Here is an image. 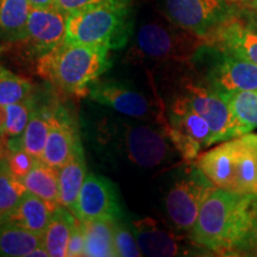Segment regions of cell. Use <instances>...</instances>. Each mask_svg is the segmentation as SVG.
Segmentation results:
<instances>
[{
  "label": "cell",
  "instance_id": "22",
  "mask_svg": "<svg viewBox=\"0 0 257 257\" xmlns=\"http://www.w3.org/2000/svg\"><path fill=\"white\" fill-rule=\"evenodd\" d=\"M83 223H85L86 231L85 256H117L114 249V230L117 221L110 219H96L83 221Z\"/></svg>",
  "mask_w": 257,
  "mask_h": 257
},
{
  "label": "cell",
  "instance_id": "8",
  "mask_svg": "<svg viewBox=\"0 0 257 257\" xmlns=\"http://www.w3.org/2000/svg\"><path fill=\"white\" fill-rule=\"evenodd\" d=\"M214 187L195 163L176 180L165 199L167 214L176 229L191 233L202 202Z\"/></svg>",
  "mask_w": 257,
  "mask_h": 257
},
{
  "label": "cell",
  "instance_id": "31",
  "mask_svg": "<svg viewBox=\"0 0 257 257\" xmlns=\"http://www.w3.org/2000/svg\"><path fill=\"white\" fill-rule=\"evenodd\" d=\"M86 248V231L85 223L76 218L75 223L70 233L68 249H67V256L69 257H80L85 256Z\"/></svg>",
  "mask_w": 257,
  "mask_h": 257
},
{
  "label": "cell",
  "instance_id": "3",
  "mask_svg": "<svg viewBox=\"0 0 257 257\" xmlns=\"http://www.w3.org/2000/svg\"><path fill=\"white\" fill-rule=\"evenodd\" d=\"M195 165L218 188L257 194V135L244 134L200 154Z\"/></svg>",
  "mask_w": 257,
  "mask_h": 257
},
{
  "label": "cell",
  "instance_id": "18",
  "mask_svg": "<svg viewBox=\"0 0 257 257\" xmlns=\"http://www.w3.org/2000/svg\"><path fill=\"white\" fill-rule=\"evenodd\" d=\"M44 244V236L0 218V256L29 257Z\"/></svg>",
  "mask_w": 257,
  "mask_h": 257
},
{
  "label": "cell",
  "instance_id": "1",
  "mask_svg": "<svg viewBox=\"0 0 257 257\" xmlns=\"http://www.w3.org/2000/svg\"><path fill=\"white\" fill-rule=\"evenodd\" d=\"M256 226L257 194L214 187L202 202L189 239L199 248L229 256Z\"/></svg>",
  "mask_w": 257,
  "mask_h": 257
},
{
  "label": "cell",
  "instance_id": "32",
  "mask_svg": "<svg viewBox=\"0 0 257 257\" xmlns=\"http://www.w3.org/2000/svg\"><path fill=\"white\" fill-rule=\"evenodd\" d=\"M114 2H119V0H55V8L69 16L82 10Z\"/></svg>",
  "mask_w": 257,
  "mask_h": 257
},
{
  "label": "cell",
  "instance_id": "14",
  "mask_svg": "<svg viewBox=\"0 0 257 257\" xmlns=\"http://www.w3.org/2000/svg\"><path fill=\"white\" fill-rule=\"evenodd\" d=\"M206 43L257 66V31L244 22L238 12L207 36Z\"/></svg>",
  "mask_w": 257,
  "mask_h": 257
},
{
  "label": "cell",
  "instance_id": "39",
  "mask_svg": "<svg viewBox=\"0 0 257 257\" xmlns=\"http://www.w3.org/2000/svg\"><path fill=\"white\" fill-rule=\"evenodd\" d=\"M6 148H8V147H6L5 144L0 143V157H2L3 155H6V152H5Z\"/></svg>",
  "mask_w": 257,
  "mask_h": 257
},
{
  "label": "cell",
  "instance_id": "12",
  "mask_svg": "<svg viewBox=\"0 0 257 257\" xmlns=\"http://www.w3.org/2000/svg\"><path fill=\"white\" fill-rule=\"evenodd\" d=\"M68 15L59 9L32 8L29 16L27 29L21 43L31 55H38V59L48 51L53 50L66 40Z\"/></svg>",
  "mask_w": 257,
  "mask_h": 257
},
{
  "label": "cell",
  "instance_id": "35",
  "mask_svg": "<svg viewBox=\"0 0 257 257\" xmlns=\"http://www.w3.org/2000/svg\"><path fill=\"white\" fill-rule=\"evenodd\" d=\"M237 9H256L257 0H230Z\"/></svg>",
  "mask_w": 257,
  "mask_h": 257
},
{
  "label": "cell",
  "instance_id": "27",
  "mask_svg": "<svg viewBox=\"0 0 257 257\" xmlns=\"http://www.w3.org/2000/svg\"><path fill=\"white\" fill-rule=\"evenodd\" d=\"M34 86L29 80L0 66V104L10 105L24 101L32 93Z\"/></svg>",
  "mask_w": 257,
  "mask_h": 257
},
{
  "label": "cell",
  "instance_id": "26",
  "mask_svg": "<svg viewBox=\"0 0 257 257\" xmlns=\"http://www.w3.org/2000/svg\"><path fill=\"white\" fill-rule=\"evenodd\" d=\"M53 117L44 112H32L23 135V148L36 159L42 160L49 136Z\"/></svg>",
  "mask_w": 257,
  "mask_h": 257
},
{
  "label": "cell",
  "instance_id": "6",
  "mask_svg": "<svg viewBox=\"0 0 257 257\" xmlns=\"http://www.w3.org/2000/svg\"><path fill=\"white\" fill-rule=\"evenodd\" d=\"M206 40L179 27L165 16L148 21L137 30L135 50L155 62L191 61Z\"/></svg>",
  "mask_w": 257,
  "mask_h": 257
},
{
  "label": "cell",
  "instance_id": "9",
  "mask_svg": "<svg viewBox=\"0 0 257 257\" xmlns=\"http://www.w3.org/2000/svg\"><path fill=\"white\" fill-rule=\"evenodd\" d=\"M237 10L230 0H163L165 16L205 40Z\"/></svg>",
  "mask_w": 257,
  "mask_h": 257
},
{
  "label": "cell",
  "instance_id": "34",
  "mask_svg": "<svg viewBox=\"0 0 257 257\" xmlns=\"http://www.w3.org/2000/svg\"><path fill=\"white\" fill-rule=\"evenodd\" d=\"M238 15L246 24L257 31V8L256 9H238Z\"/></svg>",
  "mask_w": 257,
  "mask_h": 257
},
{
  "label": "cell",
  "instance_id": "21",
  "mask_svg": "<svg viewBox=\"0 0 257 257\" xmlns=\"http://www.w3.org/2000/svg\"><path fill=\"white\" fill-rule=\"evenodd\" d=\"M76 216L74 217L68 208L60 206L51 216L46 233H44V245L51 257L67 256L68 242Z\"/></svg>",
  "mask_w": 257,
  "mask_h": 257
},
{
  "label": "cell",
  "instance_id": "16",
  "mask_svg": "<svg viewBox=\"0 0 257 257\" xmlns=\"http://www.w3.org/2000/svg\"><path fill=\"white\" fill-rule=\"evenodd\" d=\"M59 206L57 202L43 200L27 191L18 204L0 218L44 236L51 216Z\"/></svg>",
  "mask_w": 257,
  "mask_h": 257
},
{
  "label": "cell",
  "instance_id": "5",
  "mask_svg": "<svg viewBox=\"0 0 257 257\" xmlns=\"http://www.w3.org/2000/svg\"><path fill=\"white\" fill-rule=\"evenodd\" d=\"M182 74L173 86V94L181 96L211 126L214 143L238 137L232 115L220 93L197 72L191 61L181 62Z\"/></svg>",
  "mask_w": 257,
  "mask_h": 257
},
{
  "label": "cell",
  "instance_id": "10",
  "mask_svg": "<svg viewBox=\"0 0 257 257\" xmlns=\"http://www.w3.org/2000/svg\"><path fill=\"white\" fill-rule=\"evenodd\" d=\"M92 100L111 107L127 117L153 121L167 127L165 104L162 100L153 102L137 89L118 81H95L89 89Z\"/></svg>",
  "mask_w": 257,
  "mask_h": 257
},
{
  "label": "cell",
  "instance_id": "30",
  "mask_svg": "<svg viewBox=\"0 0 257 257\" xmlns=\"http://www.w3.org/2000/svg\"><path fill=\"white\" fill-rule=\"evenodd\" d=\"M38 159L32 156L30 153H28L24 149H18L15 152L8 154V162L10 169L14 173L16 178L23 180L24 176L29 174V172L34 168L35 163Z\"/></svg>",
  "mask_w": 257,
  "mask_h": 257
},
{
  "label": "cell",
  "instance_id": "15",
  "mask_svg": "<svg viewBox=\"0 0 257 257\" xmlns=\"http://www.w3.org/2000/svg\"><path fill=\"white\" fill-rule=\"evenodd\" d=\"M134 227L138 248L144 256L167 257L186 255L188 252L182 237L161 227L152 218L135 221Z\"/></svg>",
  "mask_w": 257,
  "mask_h": 257
},
{
  "label": "cell",
  "instance_id": "4",
  "mask_svg": "<svg viewBox=\"0 0 257 257\" xmlns=\"http://www.w3.org/2000/svg\"><path fill=\"white\" fill-rule=\"evenodd\" d=\"M130 35L128 9L125 0L107 3L68 16L67 43L88 44L117 49Z\"/></svg>",
  "mask_w": 257,
  "mask_h": 257
},
{
  "label": "cell",
  "instance_id": "11",
  "mask_svg": "<svg viewBox=\"0 0 257 257\" xmlns=\"http://www.w3.org/2000/svg\"><path fill=\"white\" fill-rule=\"evenodd\" d=\"M125 152L135 165L144 168H155L172 159L174 144L165 127L152 125H136L127 127L124 136Z\"/></svg>",
  "mask_w": 257,
  "mask_h": 257
},
{
  "label": "cell",
  "instance_id": "37",
  "mask_svg": "<svg viewBox=\"0 0 257 257\" xmlns=\"http://www.w3.org/2000/svg\"><path fill=\"white\" fill-rule=\"evenodd\" d=\"M48 256H49V252H48V250L44 244L37 246V248L35 249L30 255H29V257H48Z\"/></svg>",
  "mask_w": 257,
  "mask_h": 257
},
{
  "label": "cell",
  "instance_id": "19",
  "mask_svg": "<svg viewBox=\"0 0 257 257\" xmlns=\"http://www.w3.org/2000/svg\"><path fill=\"white\" fill-rule=\"evenodd\" d=\"M229 106L238 136L257 127V88L221 94Z\"/></svg>",
  "mask_w": 257,
  "mask_h": 257
},
{
  "label": "cell",
  "instance_id": "33",
  "mask_svg": "<svg viewBox=\"0 0 257 257\" xmlns=\"http://www.w3.org/2000/svg\"><path fill=\"white\" fill-rule=\"evenodd\" d=\"M229 256H256L257 257V226L246 234L234 248Z\"/></svg>",
  "mask_w": 257,
  "mask_h": 257
},
{
  "label": "cell",
  "instance_id": "38",
  "mask_svg": "<svg viewBox=\"0 0 257 257\" xmlns=\"http://www.w3.org/2000/svg\"><path fill=\"white\" fill-rule=\"evenodd\" d=\"M6 121V106L0 104V130H4Z\"/></svg>",
  "mask_w": 257,
  "mask_h": 257
},
{
  "label": "cell",
  "instance_id": "24",
  "mask_svg": "<svg viewBox=\"0 0 257 257\" xmlns=\"http://www.w3.org/2000/svg\"><path fill=\"white\" fill-rule=\"evenodd\" d=\"M23 184L27 191L50 202H59V169L48 166L38 159L27 176Z\"/></svg>",
  "mask_w": 257,
  "mask_h": 257
},
{
  "label": "cell",
  "instance_id": "28",
  "mask_svg": "<svg viewBox=\"0 0 257 257\" xmlns=\"http://www.w3.org/2000/svg\"><path fill=\"white\" fill-rule=\"evenodd\" d=\"M31 114V106L28 100L6 105L4 134L9 137L19 136L28 126Z\"/></svg>",
  "mask_w": 257,
  "mask_h": 257
},
{
  "label": "cell",
  "instance_id": "20",
  "mask_svg": "<svg viewBox=\"0 0 257 257\" xmlns=\"http://www.w3.org/2000/svg\"><path fill=\"white\" fill-rule=\"evenodd\" d=\"M86 176L87 167L81 149L59 169V202L61 206L73 211Z\"/></svg>",
  "mask_w": 257,
  "mask_h": 257
},
{
  "label": "cell",
  "instance_id": "7",
  "mask_svg": "<svg viewBox=\"0 0 257 257\" xmlns=\"http://www.w3.org/2000/svg\"><path fill=\"white\" fill-rule=\"evenodd\" d=\"M197 72L218 93L257 88V66L205 44L191 60Z\"/></svg>",
  "mask_w": 257,
  "mask_h": 257
},
{
  "label": "cell",
  "instance_id": "17",
  "mask_svg": "<svg viewBox=\"0 0 257 257\" xmlns=\"http://www.w3.org/2000/svg\"><path fill=\"white\" fill-rule=\"evenodd\" d=\"M79 150H81V146L74 128L68 121L57 119L53 115L42 161L48 166L60 169L72 160Z\"/></svg>",
  "mask_w": 257,
  "mask_h": 257
},
{
  "label": "cell",
  "instance_id": "23",
  "mask_svg": "<svg viewBox=\"0 0 257 257\" xmlns=\"http://www.w3.org/2000/svg\"><path fill=\"white\" fill-rule=\"evenodd\" d=\"M31 9L29 0H0V34L9 41L22 40Z\"/></svg>",
  "mask_w": 257,
  "mask_h": 257
},
{
  "label": "cell",
  "instance_id": "25",
  "mask_svg": "<svg viewBox=\"0 0 257 257\" xmlns=\"http://www.w3.org/2000/svg\"><path fill=\"white\" fill-rule=\"evenodd\" d=\"M27 193L23 181L10 169L8 154L0 157V217L5 216Z\"/></svg>",
  "mask_w": 257,
  "mask_h": 257
},
{
  "label": "cell",
  "instance_id": "2",
  "mask_svg": "<svg viewBox=\"0 0 257 257\" xmlns=\"http://www.w3.org/2000/svg\"><path fill=\"white\" fill-rule=\"evenodd\" d=\"M110 67L107 48L64 41L37 60L36 70L60 91L81 96Z\"/></svg>",
  "mask_w": 257,
  "mask_h": 257
},
{
  "label": "cell",
  "instance_id": "13",
  "mask_svg": "<svg viewBox=\"0 0 257 257\" xmlns=\"http://www.w3.org/2000/svg\"><path fill=\"white\" fill-rule=\"evenodd\" d=\"M73 212L76 218L82 221L96 219L120 220V204L114 186L102 176L87 174Z\"/></svg>",
  "mask_w": 257,
  "mask_h": 257
},
{
  "label": "cell",
  "instance_id": "36",
  "mask_svg": "<svg viewBox=\"0 0 257 257\" xmlns=\"http://www.w3.org/2000/svg\"><path fill=\"white\" fill-rule=\"evenodd\" d=\"M32 8L36 9H46L54 8L55 6V0H29Z\"/></svg>",
  "mask_w": 257,
  "mask_h": 257
},
{
  "label": "cell",
  "instance_id": "29",
  "mask_svg": "<svg viewBox=\"0 0 257 257\" xmlns=\"http://www.w3.org/2000/svg\"><path fill=\"white\" fill-rule=\"evenodd\" d=\"M114 249L115 255L120 257H138L142 255L136 237L127 229L126 226L119 223H115L114 230Z\"/></svg>",
  "mask_w": 257,
  "mask_h": 257
}]
</instances>
